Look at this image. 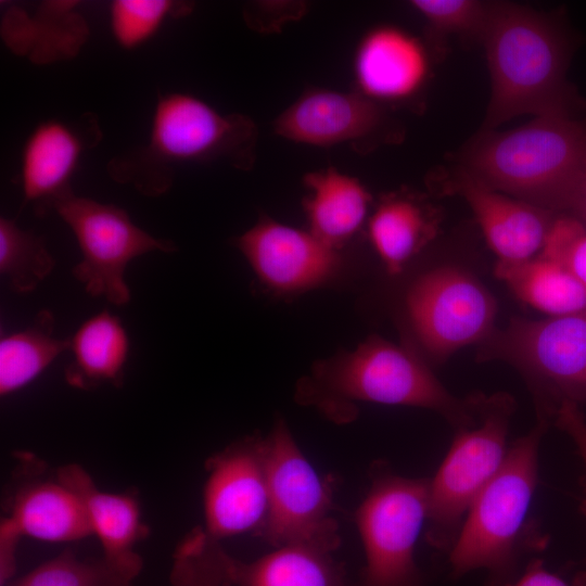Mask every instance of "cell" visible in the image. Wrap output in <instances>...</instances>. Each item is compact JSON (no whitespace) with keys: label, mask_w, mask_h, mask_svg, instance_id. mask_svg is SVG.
Returning a JSON list of instances; mask_svg holds the SVG:
<instances>
[{"label":"cell","mask_w":586,"mask_h":586,"mask_svg":"<svg viewBox=\"0 0 586 586\" xmlns=\"http://www.w3.org/2000/svg\"><path fill=\"white\" fill-rule=\"evenodd\" d=\"M480 40L492 86L484 130L519 115L573 117L583 110L566 79L571 40L553 20L523 5L491 3Z\"/></svg>","instance_id":"1"},{"label":"cell","mask_w":586,"mask_h":586,"mask_svg":"<svg viewBox=\"0 0 586 586\" xmlns=\"http://www.w3.org/2000/svg\"><path fill=\"white\" fill-rule=\"evenodd\" d=\"M295 399L336 423L352 421L356 404L365 402L426 408L460 430L475 421L479 395L456 397L420 355L372 335L354 351L317 361L298 381Z\"/></svg>","instance_id":"2"},{"label":"cell","mask_w":586,"mask_h":586,"mask_svg":"<svg viewBox=\"0 0 586 586\" xmlns=\"http://www.w3.org/2000/svg\"><path fill=\"white\" fill-rule=\"evenodd\" d=\"M458 171L538 207L568 212L586 175V120L539 116L511 130H484L462 151Z\"/></svg>","instance_id":"3"},{"label":"cell","mask_w":586,"mask_h":586,"mask_svg":"<svg viewBox=\"0 0 586 586\" xmlns=\"http://www.w3.org/2000/svg\"><path fill=\"white\" fill-rule=\"evenodd\" d=\"M549 422L538 423L515 440L496 475L468 510L448 562L455 578L487 572L486 586H502L518 576L522 559L543 550L547 538L530 519L538 483V450Z\"/></svg>","instance_id":"4"},{"label":"cell","mask_w":586,"mask_h":586,"mask_svg":"<svg viewBox=\"0 0 586 586\" xmlns=\"http://www.w3.org/2000/svg\"><path fill=\"white\" fill-rule=\"evenodd\" d=\"M256 138L246 116L221 114L189 93L160 94L146 144L112 158L107 174L145 196H160L173 186L177 165L227 161L249 169Z\"/></svg>","instance_id":"5"},{"label":"cell","mask_w":586,"mask_h":586,"mask_svg":"<svg viewBox=\"0 0 586 586\" xmlns=\"http://www.w3.org/2000/svg\"><path fill=\"white\" fill-rule=\"evenodd\" d=\"M514 409L507 393L479 395L475 421L457 430L429 484L425 538L434 549L449 551L471 505L504 464Z\"/></svg>","instance_id":"6"},{"label":"cell","mask_w":586,"mask_h":586,"mask_svg":"<svg viewBox=\"0 0 586 586\" xmlns=\"http://www.w3.org/2000/svg\"><path fill=\"white\" fill-rule=\"evenodd\" d=\"M430 477H408L375 462L355 511L365 565L352 586H423L416 547L426 522Z\"/></svg>","instance_id":"7"},{"label":"cell","mask_w":586,"mask_h":586,"mask_svg":"<svg viewBox=\"0 0 586 586\" xmlns=\"http://www.w3.org/2000/svg\"><path fill=\"white\" fill-rule=\"evenodd\" d=\"M485 344L484 358L509 361L525 374L538 419L549 422L565 400L586 402V308L540 320L513 318Z\"/></svg>","instance_id":"8"},{"label":"cell","mask_w":586,"mask_h":586,"mask_svg":"<svg viewBox=\"0 0 586 586\" xmlns=\"http://www.w3.org/2000/svg\"><path fill=\"white\" fill-rule=\"evenodd\" d=\"M264 441L269 510L257 536L275 548L309 544L335 551L341 536L332 484L308 461L282 418Z\"/></svg>","instance_id":"9"},{"label":"cell","mask_w":586,"mask_h":586,"mask_svg":"<svg viewBox=\"0 0 586 586\" xmlns=\"http://www.w3.org/2000/svg\"><path fill=\"white\" fill-rule=\"evenodd\" d=\"M54 211L72 230L81 253L73 268L74 278L89 295L114 305L130 301L125 271L132 259L153 251L177 250L173 241L149 234L113 204L72 193L59 201Z\"/></svg>","instance_id":"10"},{"label":"cell","mask_w":586,"mask_h":586,"mask_svg":"<svg viewBox=\"0 0 586 586\" xmlns=\"http://www.w3.org/2000/svg\"><path fill=\"white\" fill-rule=\"evenodd\" d=\"M415 337L433 359L484 342L494 331L496 302L472 275L450 266L418 277L405 298Z\"/></svg>","instance_id":"11"},{"label":"cell","mask_w":586,"mask_h":586,"mask_svg":"<svg viewBox=\"0 0 586 586\" xmlns=\"http://www.w3.org/2000/svg\"><path fill=\"white\" fill-rule=\"evenodd\" d=\"M203 531L212 539L258 535L269 510L265 441L245 436L213 455L205 463Z\"/></svg>","instance_id":"12"},{"label":"cell","mask_w":586,"mask_h":586,"mask_svg":"<svg viewBox=\"0 0 586 586\" xmlns=\"http://www.w3.org/2000/svg\"><path fill=\"white\" fill-rule=\"evenodd\" d=\"M257 279L278 293H296L332 281L341 270L339 250L309 230L269 218L258 220L234 239Z\"/></svg>","instance_id":"13"},{"label":"cell","mask_w":586,"mask_h":586,"mask_svg":"<svg viewBox=\"0 0 586 586\" xmlns=\"http://www.w3.org/2000/svg\"><path fill=\"white\" fill-rule=\"evenodd\" d=\"M97 117L88 114L75 122L49 119L37 125L24 143L21 158V187L24 204L38 216L74 193L71 178L84 152L99 143Z\"/></svg>","instance_id":"14"},{"label":"cell","mask_w":586,"mask_h":586,"mask_svg":"<svg viewBox=\"0 0 586 586\" xmlns=\"http://www.w3.org/2000/svg\"><path fill=\"white\" fill-rule=\"evenodd\" d=\"M380 104L359 92L310 90L304 93L275 122L278 135L317 146L349 143L365 149L383 130Z\"/></svg>","instance_id":"15"},{"label":"cell","mask_w":586,"mask_h":586,"mask_svg":"<svg viewBox=\"0 0 586 586\" xmlns=\"http://www.w3.org/2000/svg\"><path fill=\"white\" fill-rule=\"evenodd\" d=\"M456 191L466 200L498 262L536 257L558 213L486 188L458 171Z\"/></svg>","instance_id":"16"},{"label":"cell","mask_w":586,"mask_h":586,"mask_svg":"<svg viewBox=\"0 0 586 586\" xmlns=\"http://www.w3.org/2000/svg\"><path fill=\"white\" fill-rule=\"evenodd\" d=\"M359 93L375 103L402 102L422 90L430 73L423 43L407 31L381 26L361 40L354 60Z\"/></svg>","instance_id":"17"},{"label":"cell","mask_w":586,"mask_h":586,"mask_svg":"<svg viewBox=\"0 0 586 586\" xmlns=\"http://www.w3.org/2000/svg\"><path fill=\"white\" fill-rule=\"evenodd\" d=\"M56 477L82 502L92 535L102 546V557L136 578L143 561L135 551V545L148 535L149 528L141 521L135 496L100 489L91 475L76 463L59 468Z\"/></svg>","instance_id":"18"},{"label":"cell","mask_w":586,"mask_h":586,"mask_svg":"<svg viewBox=\"0 0 586 586\" xmlns=\"http://www.w3.org/2000/svg\"><path fill=\"white\" fill-rule=\"evenodd\" d=\"M1 521L21 538L69 543L92 535L79 497L56 476L22 484L12 495Z\"/></svg>","instance_id":"19"},{"label":"cell","mask_w":586,"mask_h":586,"mask_svg":"<svg viewBox=\"0 0 586 586\" xmlns=\"http://www.w3.org/2000/svg\"><path fill=\"white\" fill-rule=\"evenodd\" d=\"M333 552L309 544H286L244 561L220 547L230 586H352Z\"/></svg>","instance_id":"20"},{"label":"cell","mask_w":586,"mask_h":586,"mask_svg":"<svg viewBox=\"0 0 586 586\" xmlns=\"http://www.w3.org/2000/svg\"><path fill=\"white\" fill-rule=\"evenodd\" d=\"M72 360L66 366V382L79 390L102 384L122 386L129 354V337L120 319L102 310L84 321L69 337Z\"/></svg>","instance_id":"21"},{"label":"cell","mask_w":586,"mask_h":586,"mask_svg":"<svg viewBox=\"0 0 586 586\" xmlns=\"http://www.w3.org/2000/svg\"><path fill=\"white\" fill-rule=\"evenodd\" d=\"M305 211L309 231L328 245L341 250L361 227L370 194L354 177L334 168L309 173Z\"/></svg>","instance_id":"22"},{"label":"cell","mask_w":586,"mask_h":586,"mask_svg":"<svg viewBox=\"0 0 586 586\" xmlns=\"http://www.w3.org/2000/svg\"><path fill=\"white\" fill-rule=\"evenodd\" d=\"M433 209L408 192L384 196L369 219L370 241L392 275L399 273L435 235Z\"/></svg>","instance_id":"23"},{"label":"cell","mask_w":586,"mask_h":586,"mask_svg":"<svg viewBox=\"0 0 586 586\" xmlns=\"http://www.w3.org/2000/svg\"><path fill=\"white\" fill-rule=\"evenodd\" d=\"M495 272L518 298L549 316L586 308V286L566 267L542 255L498 262Z\"/></svg>","instance_id":"24"},{"label":"cell","mask_w":586,"mask_h":586,"mask_svg":"<svg viewBox=\"0 0 586 586\" xmlns=\"http://www.w3.org/2000/svg\"><path fill=\"white\" fill-rule=\"evenodd\" d=\"M55 319L40 310L26 328L0 340V395L8 396L41 374L63 352L69 339L54 335Z\"/></svg>","instance_id":"25"},{"label":"cell","mask_w":586,"mask_h":586,"mask_svg":"<svg viewBox=\"0 0 586 586\" xmlns=\"http://www.w3.org/2000/svg\"><path fill=\"white\" fill-rule=\"evenodd\" d=\"M55 262L44 240L0 218V272L20 294L33 292L53 270Z\"/></svg>","instance_id":"26"},{"label":"cell","mask_w":586,"mask_h":586,"mask_svg":"<svg viewBox=\"0 0 586 586\" xmlns=\"http://www.w3.org/2000/svg\"><path fill=\"white\" fill-rule=\"evenodd\" d=\"M133 579L104 557L81 560L66 549L8 586H132Z\"/></svg>","instance_id":"27"},{"label":"cell","mask_w":586,"mask_h":586,"mask_svg":"<svg viewBox=\"0 0 586 586\" xmlns=\"http://www.w3.org/2000/svg\"><path fill=\"white\" fill-rule=\"evenodd\" d=\"M191 5L171 0H115L110 4V27L117 44L136 49L150 40L170 16L186 15Z\"/></svg>","instance_id":"28"},{"label":"cell","mask_w":586,"mask_h":586,"mask_svg":"<svg viewBox=\"0 0 586 586\" xmlns=\"http://www.w3.org/2000/svg\"><path fill=\"white\" fill-rule=\"evenodd\" d=\"M170 581L174 586H230L219 543L201 528L191 531L176 549Z\"/></svg>","instance_id":"29"},{"label":"cell","mask_w":586,"mask_h":586,"mask_svg":"<svg viewBox=\"0 0 586 586\" xmlns=\"http://www.w3.org/2000/svg\"><path fill=\"white\" fill-rule=\"evenodd\" d=\"M412 8L436 37L461 36L480 39L491 3L475 0H413Z\"/></svg>","instance_id":"30"},{"label":"cell","mask_w":586,"mask_h":586,"mask_svg":"<svg viewBox=\"0 0 586 586\" xmlns=\"http://www.w3.org/2000/svg\"><path fill=\"white\" fill-rule=\"evenodd\" d=\"M542 256L566 267L586 286V225L573 216L559 218L548 232Z\"/></svg>","instance_id":"31"},{"label":"cell","mask_w":586,"mask_h":586,"mask_svg":"<svg viewBox=\"0 0 586 586\" xmlns=\"http://www.w3.org/2000/svg\"><path fill=\"white\" fill-rule=\"evenodd\" d=\"M555 424L574 443L586 472V418L578 404L565 400L555 412ZM582 511L586 514V497L582 501Z\"/></svg>","instance_id":"32"},{"label":"cell","mask_w":586,"mask_h":586,"mask_svg":"<svg viewBox=\"0 0 586 586\" xmlns=\"http://www.w3.org/2000/svg\"><path fill=\"white\" fill-rule=\"evenodd\" d=\"M502 586H586V571L566 579L547 570L542 559L532 558L521 574Z\"/></svg>","instance_id":"33"},{"label":"cell","mask_w":586,"mask_h":586,"mask_svg":"<svg viewBox=\"0 0 586 586\" xmlns=\"http://www.w3.org/2000/svg\"><path fill=\"white\" fill-rule=\"evenodd\" d=\"M21 537L4 522L0 525V583L8 586L15 573L16 547Z\"/></svg>","instance_id":"34"},{"label":"cell","mask_w":586,"mask_h":586,"mask_svg":"<svg viewBox=\"0 0 586 586\" xmlns=\"http://www.w3.org/2000/svg\"><path fill=\"white\" fill-rule=\"evenodd\" d=\"M250 10L264 14L267 13V16L265 17L249 21L250 24H255L256 28L259 29L273 28L275 25H277L278 23H282L289 18H293L294 16H300L303 12L300 3L293 7L291 5V3H258L255 5V8Z\"/></svg>","instance_id":"35"},{"label":"cell","mask_w":586,"mask_h":586,"mask_svg":"<svg viewBox=\"0 0 586 586\" xmlns=\"http://www.w3.org/2000/svg\"><path fill=\"white\" fill-rule=\"evenodd\" d=\"M566 214L576 217L586 225V175L577 188Z\"/></svg>","instance_id":"36"}]
</instances>
